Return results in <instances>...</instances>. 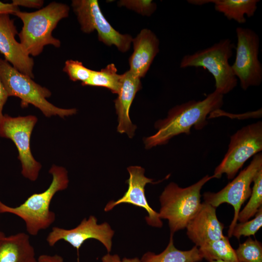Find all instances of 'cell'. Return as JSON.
Here are the masks:
<instances>
[{
    "label": "cell",
    "instance_id": "obj_1",
    "mask_svg": "<svg viewBox=\"0 0 262 262\" xmlns=\"http://www.w3.org/2000/svg\"><path fill=\"white\" fill-rule=\"evenodd\" d=\"M223 98L224 95L214 90L203 100L192 99L173 107L166 118L156 123L157 132L145 139L146 148L165 144L181 134L189 135L192 128L203 129L208 123V115L222 107Z\"/></svg>",
    "mask_w": 262,
    "mask_h": 262
},
{
    "label": "cell",
    "instance_id": "obj_2",
    "mask_svg": "<svg viewBox=\"0 0 262 262\" xmlns=\"http://www.w3.org/2000/svg\"><path fill=\"white\" fill-rule=\"evenodd\" d=\"M49 173L52 176V180L44 191L31 195L16 207L9 206L0 200V213H11L20 218L30 235H37L54 223L56 214L50 210L51 201L57 192L66 189L68 186V172L65 167L53 164Z\"/></svg>",
    "mask_w": 262,
    "mask_h": 262
},
{
    "label": "cell",
    "instance_id": "obj_3",
    "mask_svg": "<svg viewBox=\"0 0 262 262\" xmlns=\"http://www.w3.org/2000/svg\"><path fill=\"white\" fill-rule=\"evenodd\" d=\"M69 10L66 4L53 1L35 12L19 10L14 14L22 21L18 35L19 43L29 55L38 56L47 45L61 46L60 40L52 35V32L59 22L68 16Z\"/></svg>",
    "mask_w": 262,
    "mask_h": 262
},
{
    "label": "cell",
    "instance_id": "obj_4",
    "mask_svg": "<svg viewBox=\"0 0 262 262\" xmlns=\"http://www.w3.org/2000/svg\"><path fill=\"white\" fill-rule=\"evenodd\" d=\"M214 176L206 175L200 180L185 188L176 183H169L160 196L161 219H167L170 234L186 228L200 208V191L203 185Z\"/></svg>",
    "mask_w": 262,
    "mask_h": 262
},
{
    "label": "cell",
    "instance_id": "obj_5",
    "mask_svg": "<svg viewBox=\"0 0 262 262\" xmlns=\"http://www.w3.org/2000/svg\"><path fill=\"white\" fill-rule=\"evenodd\" d=\"M0 78L9 97L18 98L22 108L31 104L47 117L58 115L64 118L77 113L75 108H61L49 102L47 99L51 95L49 89L37 83L32 78L21 73L1 58H0Z\"/></svg>",
    "mask_w": 262,
    "mask_h": 262
},
{
    "label": "cell",
    "instance_id": "obj_6",
    "mask_svg": "<svg viewBox=\"0 0 262 262\" xmlns=\"http://www.w3.org/2000/svg\"><path fill=\"white\" fill-rule=\"evenodd\" d=\"M235 48V44L229 39L220 40L208 48L184 55L180 67H202L207 69L215 80V91L224 95L233 90L238 83L229 62Z\"/></svg>",
    "mask_w": 262,
    "mask_h": 262
},
{
    "label": "cell",
    "instance_id": "obj_7",
    "mask_svg": "<svg viewBox=\"0 0 262 262\" xmlns=\"http://www.w3.org/2000/svg\"><path fill=\"white\" fill-rule=\"evenodd\" d=\"M262 150V122L243 127L230 136L228 150L214 170L215 178L225 174L229 180L233 179L246 162Z\"/></svg>",
    "mask_w": 262,
    "mask_h": 262
},
{
    "label": "cell",
    "instance_id": "obj_8",
    "mask_svg": "<svg viewBox=\"0 0 262 262\" xmlns=\"http://www.w3.org/2000/svg\"><path fill=\"white\" fill-rule=\"evenodd\" d=\"M37 120L33 115L12 117L4 115L0 121V137L9 139L15 144L21 163V174L32 181L37 179L42 168L41 164L33 156L30 145L32 133Z\"/></svg>",
    "mask_w": 262,
    "mask_h": 262
},
{
    "label": "cell",
    "instance_id": "obj_9",
    "mask_svg": "<svg viewBox=\"0 0 262 262\" xmlns=\"http://www.w3.org/2000/svg\"><path fill=\"white\" fill-rule=\"evenodd\" d=\"M235 31L236 55L231 66L241 88L246 91L251 86H259L262 82V65L258 58L260 40L251 29L239 27Z\"/></svg>",
    "mask_w": 262,
    "mask_h": 262
},
{
    "label": "cell",
    "instance_id": "obj_10",
    "mask_svg": "<svg viewBox=\"0 0 262 262\" xmlns=\"http://www.w3.org/2000/svg\"><path fill=\"white\" fill-rule=\"evenodd\" d=\"M71 6L77 16L81 30L90 33L96 31L99 41L115 46L122 52L130 48L133 38L115 29L103 16L97 0H73Z\"/></svg>",
    "mask_w": 262,
    "mask_h": 262
},
{
    "label": "cell",
    "instance_id": "obj_11",
    "mask_svg": "<svg viewBox=\"0 0 262 262\" xmlns=\"http://www.w3.org/2000/svg\"><path fill=\"white\" fill-rule=\"evenodd\" d=\"M262 169V153L260 152L255 155L248 165L223 189L216 193L205 192L203 195L204 202L213 207L216 208L224 203H229L233 207L234 217L229 226V237L232 236L242 205L251 195V184L254 178Z\"/></svg>",
    "mask_w": 262,
    "mask_h": 262
},
{
    "label": "cell",
    "instance_id": "obj_12",
    "mask_svg": "<svg viewBox=\"0 0 262 262\" xmlns=\"http://www.w3.org/2000/svg\"><path fill=\"white\" fill-rule=\"evenodd\" d=\"M114 233L108 223L98 224L97 218L90 215L88 219H83L76 227L71 229L53 227L46 241L49 246H53L58 242L63 240L78 250L84 242L94 239L99 241L110 253Z\"/></svg>",
    "mask_w": 262,
    "mask_h": 262
},
{
    "label": "cell",
    "instance_id": "obj_13",
    "mask_svg": "<svg viewBox=\"0 0 262 262\" xmlns=\"http://www.w3.org/2000/svg\"><path fill=\"white\" fill-rule=\"evenodd\" d=\"M127 170L129 178L127 180L128 188L124 195L116 201H110L105 206L104 211L108 212L121 203H128L144 209L148 215L145 218L147 224L152 227L161 228L163 222L159 213L149 205L145 196V187L147 183H152L153 180L146 177L145 170L139 166H131Z\"/></svg>",
    "mask_w": 262,
    "mask_h": 262
},
{
    "label": "cell",
    "instance_id": "obj_14",
    "mask_svg": "<svg viewBox=\"0 0 262 262\" xmlns=\"http://www.w3.org/2000/svg\"><path fill=\"white\" fill-rule=\"evenodd\" d=\"M17 34L14 21L10 14H0V53L14 68L33 79V59L16 39Z\"/></svg>",
    "mask_w": 262,
    "mask_h": 262
},
{
    "label": "cell",
    "instance_id": "obj_15",
    "mask_svg": "<svg viewBox=\"0 0 262 262\" xmlns=\"http://www.w3.org/2000/svg\"><path fill=\"white\" fill-rule=\"evenodd\" d=\"M186 229L188 237L197 247L224 236V225L217 217L216 208L204 202Z\"/></svg>",
    "mask_w": 262,
    "mask_h": 262
},
{
    "label": "cell",
    "instance_id": "obj_16",
    "mask_svg": "<svg viewBox=\"0 0 262 262\" xmlns=\"http://www.w3.org/2000/svg\"><path fill=\"white\" fill-rule=\"evenodd\" d=\"M132 43L133 51L129 60V70L141 79L146 75L159 53L160 41L152 31L144 29L133 38Z\"/></svg>",
    "mask_w": 262,
    "mask_h": 262
},
{
    "label": "cell",
    "instance_id": "obj_17",
    "mask_svg": "<svg viewBox=\"0 0 262 262\" xmlns=\"http://www.w3.org/2000/svg\"><path fill=\"white\" fill-rule=\"evenodd\" d=\"M140 78L129 70L121 74V86L115 100V108L118 115L117 131L126 133L131 138L136 129L129 116V111L136 93L141 88Z\"/></svg>",
    "mask_w": 262,
    "mask_h": 262
},
{
    "label": "cell",
    "instance_id": "obj_18",
    "mask_svg": "<svg viewBox=\"0 0 262 262\" xmlns=\"http://www.w3.org/2000/svg\"><path fill=\"white\" fill-rule=\"evenodd\" d=\"M0 262H37L29 234L19 232L1 238Z\"/></svg>",
    "mask_w": 262,
    "mask_h": 262
},
{
    "label": "cell",
    "instance_id": "obj_19",
    "mask_svg": "<svg viewBox=\"0 0 262 262\" xmlns=\"http://www.w3.org/2000/svg\"><path fill=\"white\" fill-rule=\"evenodd\" d=\"M193 5H202L209 3L214 4L215 10L222 13L229 20H233L239 24L246 22L248 17L254 16L259 0H189Z\"/></svg>",
    "mask_w": 262,
    "mask_h": 262
},
{
    "label": "cell",
    "instance_id": "obj_20",
    "mask_svg": "<svg viewBox=\"0 0 262 262\" xmlns=\"http://www.w3.org/2000/svg\"><path fill=\"white\" fill-rule=\"evenodd\" d=\"M173 235L170 234L169 243L165 249L159 254L152 252L145 253L141 262H198L203 259L198 247L195 246L189 250H180L174 246Z\"/></svg>",
    "mask_w": 262,
    "mask_h": 262
},
{
    "label": "cell",
    "instance_id": "obj_21",
    "mask_svg": "<svg viewBox=\"0 0 262 262\" xmlns=\"http://www.w3.org/2000/svg\"><path fill=\"white\" fill-rule=\"evenodd\" d=\"M198 249L203 258L209 262L217 260L239 262L228 237L225 236L217 240L208 242L199 247Z\"/></svg>",
    "mask_w": 262,
    "mask_h": 262
},
{
    "label": "cell",
    "instance_id": "obj_22",
    "mask_svg": "<svg viewBox=\"0 0 262 262\" xmlns=\"http://www.w3.org/2000/svg\"><path fill=\"white\" fill-rule=\"evenodd\" d=\"M114 64L108 65L100 71H93L90 79L82 85L99 86L106 88L112 93L118 94L121 86V74Z\"/></svg>",
    "mask_w": 262,
    "mask_h": 262
},
{
    "label": "cell",
    "instance_id": "obj_23",
    "mask_svg": "<svg viewBox=\"0 0 262 262\" xmlns=\"http://www.w3.org/2000/svg\"><path fill=\"white\" fill-rule=\"evenodd\" d=\"M250 199L239 212L237 221L243 223L254 216L262 205V169L255 176Z\"/></svg>",
    "mask_w": 262,
    "mask_h": 262
},
{
    "label": "cell",
    "instance_id": "obj_24",
    "mask_svg": "<svg viewBox=\"0 0 262 262\" xmlns=\"http://www.w3.org/2000/svg\"><path fill=\"white\" fill-rule=\"evenodd\" d=\"M239 262H262V245L257 240L248 238L235 250Z\"/></svg>",
    "mask_w": 262,
    "mask_h": 262
},
{
    "label": "cell",
    "instance_id": "obj_25",
    "mask_svg": "<svg viewBox=\"0 0 262 262\" xmlns=\"http://www.w3.org/2000/svg\"><path fill=\"white\" fill-rule=\"evenodd\" d=\"M63 71L67 74L70 80L81 81L82 84L90 79L93 70L85 67L81 62L67 60L65 62Z\"/></svg>",
    "mask_w": 262,
    "mask_h": 262
},
{
    "label": "cell",
    "instance_id": "obj_26",
    "mask_svg": "<svg viewBox=\"0 0 262 262\" xmlns=\"http://www.w3.org/2000/svg\"><path fill=\"white\" fill-rule=\"evenodd\" d=\"M255 217L250 221L236 224L232 232V236L239 239L241 236L254 235L262 226V208L261 207Z\"/></svg>",
    "mask_w": 262,
    "mask_h": 262
},
{
    "label": "cell",
    "instance_id": "obj_27",
    "mask_svg": "<svg viewBox=\"0 0 262 262\" xmlns=\"http://www.w3.org/2000/svg\"><path fill=\"white\" fill-rule=\"evenodd\" d=\"M118 5L147 16H151L157 8L155 2L148 0H123L118 1Z\"/></svg>",
    "mask_w": 262,
    "mask_h": 262
},
{
    "label": "cell",
    "instance_id": "obj_28",
    "mask_svg": "<svg viewBox=\"0 0 262 262\" xmlns=\"http://www.w3.org/2000/svg\"><path fill=\"white\" fill-rule=\"evenodd\" d=\"M42 0H13L12 3L15 6L28 8H41L44 4Z\"/></svg>",
    "mask_w": 262,
    "mask_h": 262
},
{
    "label": "cell",
    "instance_id": "obj_29",
    "mask_svg": "<svg viewBox=\"0 0 262 262\" xmlns=\"http://www.w3.org/2000/svg\"><path fill=\"white\" fill-rule=\"evenodd\" d=\"M102 262H141L138 258H127L121 259L117 254L112 255L109 253L104 255L101 258Z\"/></svg>",
    "mask_w": 262,
    "mask_h": 262
},
{
    "label": "cell",
    "instance_id": "obj_30",
    "mask_svg": "<svg viewBox=\"0 0 262 262\" xmlns=\"http://www.w3.org/2000/svg\"><path fill=\"white\" fill-rule=\"evenodd\" d=\"M8 97L7 91L0 78V121L3 117V108Z\"/></svg>",
    "mask_w": 262,
    "mask_h": 262
},
{
    "label": "cell",
    "instance_id": "obj_31",
    "mask_svg": "<svg viewBox=\"0 0 262 262\" xmlns=\"http://www.w3.org/2000/svg\"><path fill=\"white\" fill-rule=\"evenodd\" d=\"M19 10V7L12 3H5L0 1V14L14 15Z\"/></svg>",
    "mask_w": 262,
    "mask_h": 262
},
{
    "label": "cell",
    "instance_id": "obj_32",
    "mask_svg": "<svg viewBox=\"0 0 262 262\" xmlns=\"http://www.w3.org/2000/svg\"><path fill=\"white\" fill-rule=\"evenodd\" d=\"M37 259V262H65L63 257L58 254H42Z\"/></svg>",
    "mask_w": 262,
    "mask_h": 262
},
{
    "label": "cell",
    "instance_id": "obj_33",
    "mask_svg": "<svg viewBox=\"0 0 262 262\" xmlns=\"http://www.w3.org/2000/svg\"><path fill=\"white\" fill-rule=\"evenodd\" d=\"M5 236L4 233L2 231H0V239Z\"/></svg>",
    "mask_w": 262,
    "mask_h": 262
},
{
    "label": "cell",
    "instance_id": "obj_34",
    "mask_svg": "<svg viewBox=\"0 0 262 262\" xmlns=\"http://www.w3.org/2000/svg\"><path fill=\"white\" fill-rule=\"evenodd\" d=\"M225 262V261H221V260H217V261H212V262Z\"/></svg>",
    "mask_w": 262,
    "mask_h": 262
}]
</instances>
